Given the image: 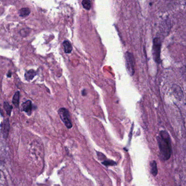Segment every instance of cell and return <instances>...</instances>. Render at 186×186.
Masks as SVG:
<instances>
[{
  "mask_svg": "<svg viewBox=\"0 0 186 186\" xmlns=\"http://www.w3.org/2000/svg\"><path fill=\"white\" fill-rule=\"evenodd\" d=\"M63 45L64 47L65 52L66 53L69 54L72 51V45L71 43L69 42L68 40H65L63 43Z\"/></svg>",
  "mask_w": 186,
  "mask_h": 186,
  "instance_id": "4",
  "label": "cell"
},
{
  "mask_svg": "<svg viewBox=\"0 0 186 186\" xmlns=\"http://www.w3.org/2000/svg\"><path fill=\"white\" fill-rule=\"evenodd\" d=\"M58 114L61 117V120L64 122L65 126L67 128H71L72 124L68 110L64 108L59 109V110H58Z\"/></svg>",
  "mask_w": 186,
  "mask_h": 186,
  "instance_id": "1",
  "label": "cell"
},
{
  "mask_svg": "<svg viewBox=\"0 0 186 186\" xmlns=\"http://www.w3.org/2000/svg\"><path fill=\"white\" fill-rule=\"evenodd\" d=\"M125 63L127 72L131 75H133L134 73V61L133 55L129 52L126 53Z\"/></svg>",
  "mask_w": 186,
  "mask_h": 186,
  "instance_id": "2",
  "label": "cell"
},
{
  "mask_svg": "<svg viewBox=\"0 0 186 186\" xmlns=\"http://www.w3.org/2000/svg\"><path fill=\"white\" fill-rule=\"evenodd\" d=\"M19 92H16L15 93V95L14 96L13 98V103L16 106H18L19 105Z\"/></svg>",
  "mask_w": 186,
  "mask_h": 186,
  "instance_id": "9",
  "label": "cell"
},
{
  "mask_svg": "<svg viewBox=\"0 0 186 186\" xmlns=\"http://www.w3.org/2000/svg\"><path fill=\"white\" fill-rule=\"evenodd\" d=\"M4 108L6 109V111H7L8 114L10 115L11 113L12 106H11V105L9 104L7 102H5V103H4Z\"/></svg>",
  "mask_w": 186,
  "mask_h": 186,
  "instance_id": "11",
  "label": "cell"
},
{
  "mask_svg": "<svg viewBox=\"0 0 186 186\" xmlns=\"http://www.w3.org/2000/svg\"><path fill=\"white\" fill-rule=\"evenodd\" d=\"M19 14L21 17H26L30 14V10L28 8H23L19 11Z\"/></svg>",
  "mask_w": 186,
  "mask_h": 186,
  "instance_id": "5",
  "label": "cell"
},
{
  "mask_svg": "<svg viewBox=\"0 0 186 186\" xmlns=\"http://www.w3.org/2000/svg\"><path fill=\"white\" fill-rule=\"evenodd\" d=\"M0 177H1V175H0Z\"/></svg>",
  "mask_w": 186,
  "mask_h": 186,
  "instance_id": "14",
  "label": "cell"
},
{
  "mask_svg": "<svg viewBox=\"0 0 186 186\" xmlns=\"http://www.w3.org/2000/svg\"><path fill=\"white\" fill-rule=\"evenodd\" d=\"M35 75H36V73L34 72V70H30L25 74V78L27 80H30L33 79V78H34Z\"/></svg>",
  "mask_w": 186,
  "mask_h": 186,
  "instance_id": "7",
  "label": "cell"
},
{
  "mask_svg": "<svg viewBox=\"0 0 186 186\" xmlns=\"http://www.w3.org/2000/svg\"><path fill=\"white\" fill-rule=\"evenodd\" d=\"M9 121H8V120L4 121V124H2V130L4 131H3L4 134H6V135H7L8 132L9 131Z\"/></svg>",
  "mask_w": 186,
  "mask_h": 186,
  "instance_id": "6",
  "label": "cell"
},
{
  "mask_svg": "<svg viewBox=\"0 0 186 186\" xmlns=\"http://www.w3.org/2000/svg\"><path fill=\"white\" fill-rule=\"evenodd\" d=\"M86 91L84 89L83 91V92H82V94H83V96H86Z\"/></svg>",
  "mask_w": 186,
  "mask_h": 186,
  "instance_id": "13",
  "label": "cell"
},
{
  "mask_svg": "<svg viewBox=\"0 0 186 186\" xmlns=\"http://www.w3.org/2000/svg\"><path fill=\"white\" fill-rule=\"evenodd\" d=\"M103 164L106 165V166H110V165H114L116 164L115 162H114L113 160H105L102 163Z\"/></svg>",
  "mask_w": 186,
  "mask_h": 186,
  "instance_id": "12",
  "label": "cell"
},
{
  "mask_svg": "<svg viewBox=\"0 0 186 186\" xmlns=\"http://www.w3.org/2000/svg\"><path fill=\"white\" fill-rule=\"evenodd\" d=\"M151 173L154 176H156L157 173V165L155 161H153L151 164Z\"/></svg>",
  "mask_w": 186,
  "mask_h": 186,
  "instance_id": "10",
  "label": "cell"
},
{
  "mask_svg": "<svg viewBox=\"0 0 186 186\" xmlns=\"http://www.w3.org/2000/svg\"><path fill=\"white\" fill-rule=\"evenodd\" d=\"M82 6L84 8L87 10H89L91 8V1L88 0H83L82 2Z\"/></svg>",
  "mask_w": 186,
  "mask_h": 186,
  "instance_id": "8",
  "label": "cell"
},
{
  "mask_svg": "<svg viewBox=\"0 0 186 186\" xmlns=\"http://www.w3.org/2000/svg\"><path fill=\"white\" fill-rule=\"evenodd\" d=\"M23 111H25V112L28 114H30L31 113L32 108L31 101H27L26 102H25L23 104Z\"/></svg>",
  "mask_w": 186,
  "mask_h": 186,
  "instance_id": "3",
  "label": "cell"
}]
</instances>
